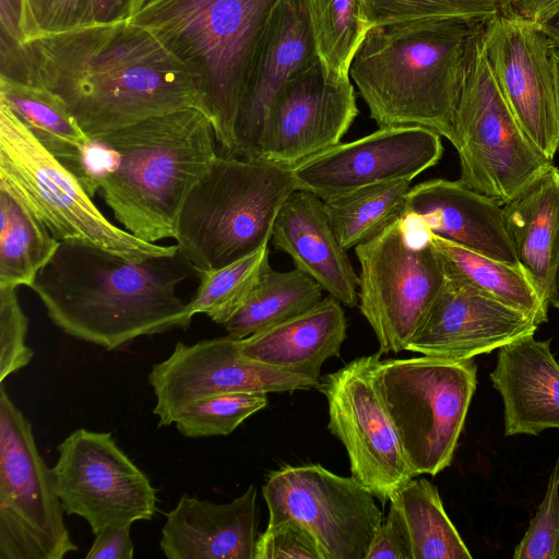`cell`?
<instances>
[{
    "instance_id": "6da1fadb",
    "label": "cell",
    "mask_w": 559,
    "mask_h": 559,
    "mask_svg": "<svg viewBox=\"0 0 559 559\" xmlns=\"http://www.w3.org/2000/svg\"><path fill=\"white\" fill-rule=\"evenodd\" d=\"M55 94L93 142L185 107L200 109L186 69L145 28L93 23L20 44L1 37V74Z\"/></svg>"
},
{
    "instance_id": "7a4b0ae2",
    "label": "cell",
    "mask_w": 559,
    "mask_h": 559,
    "mask_svg": "<svg viewBox=\"0 0 559 559\" xmlns=\"http://www.w3.org/2000/svg\"><path fill=\"white\" fill-rule=\"evenodd\" d=\"M192 270L179 251L133 260L60 241L29 288L66 334L114 350L141 336L188 329L192 318L176 288Z\"/></svg>"
},
{
    "instance_id": "3957f363",
    "label": "cell",
    "mask_w": 559,
    "mask_h": 559,
    "mask_svg": "<svg viewBox=\"0 0 559 559\" xmlns=\"http://www.w3.org/2000/svg\"><path fill=\"white\" fill-rule=\"evenodd\" d=\"M488 21L418 19L370 27L349 73L379 128L417 126L450 141Z\"/></svg>"
},
{
    "instance_id": "277c9868",
    "label": "cell",
    "mask_w": 559,
    "mask_h": 559,
    "mask_svg": "<svg viewBox=\"0 0 559 559\" xmlns=\"http://www.w3.org/2000/svg\"><path fill=\"white\" fill-rule=\"evenodd\" d=\"M93 142L110 152L98 190L116 219L147 242L175 238L186 197L217 155L209 116L185 107Z\"/></svg>"
},
{
    "instance_id": "5b68a950",
    "label": "cell",
    "mask_w": 559,
    "mask_h": 559,
    "mask_svg": "<svg viewBox=\"0 0 559 559\" xmlns=\"http://www.w3.org/2000/svg\"><path fill=\"white\" fill-rule=\"evenodd\" d=\"M280 0H142L130 21L186 69L225 156L259 44Z\"/></svg>"
},
{
    "instance_id": "8992f818",
    "label": "cell",
    "mask_w": 559,
    "mask_h": 559,
    "mask_svg": "<svg viewBox=\"0 0 559 559\" xmlns=\"http://www.w3.org/2000/svg\"><path fill=\"white\" fill-rule=\"evenodd\" d=\"M296 190L290 168L216 155L178 214L180 254L198 273L255 252L271 240L275 218Z\"/></svg>"
},
{
    "instance_id": "52a82bcc",
    "label": "cell",
    "mask_w": 559,
    "mask_h": 559,
    "mask_svg": "<svg viewBox=\"0 0 559 559\" xmlns=\"http://www.w3.org/2000/svg\"><path fill=\"white\" fill-rule=\"evenodd\" d=\"M0 179L59 241L83 242L133 260L179 251L177 245L139 239L107 219L81 179L1 102Z\"/></svg>"
},
{
    "instance_id": "ba28073f",
    "label": "cell",
    "mask_w": 559,
    "mask_h": 559,
    "mask_svg": "<svg viewBox=\"0 0 559 559\" xmlns=\"http://www.w3.org/2000/svg\"><path fill=\"white\" fill-rule=\"evenodd\" d=\"M378 385L416 476H435L454 456L476 390L473 359L389 358L377 366Z\"/></svg>"
},
{
    "instance_id": "9c48e42d",
    "label": "cell",
    "mask_w": 559,
    "mask_h": 559,
    "mask_svg": "<svg viewBox=\"0 0 559 559\" xmlns=\"http://www.w3.org/2000/svg\"><path fill=\"white\" fill-rule=\"evenodd\" d=\"M460 181L503 205L552 164L527 136L478 45L456 107L452 138Z\"/></svg>"
},
{
    "instance_id": "30bf717a",
    "label": "cell",
    "mask_w": 559,
    "mask_h": 559,
    "mask_svg": "<svg viewBox=\"0 0 559 559\" xmlns=\"http://www.w3.org/2000/svg\"><path fill=\"white\" fill-rule=\"evenodd\" d=\"M358 306L372 328L379 354L400 353L439 295L447 271L428 239L411 236L401 217L355 247Z\"/></svg>"
},
{
    "instance_id": "8fae6325",
    "label": "cell",
    "mask_w": 559,
    "mask_h": 559,
    "mask_svg": "<svg viewBox=\"0 0 559 559\" xmlns=\"http://www.w3.org/2000/svg\"><path fill=\"white\" fill-rule=\"evenodd\" d=\"M52 468L32 425L0 385V559H62L78 550Z\"/></svg>"
},
{
    "instance_id": "7c38bea8",
    "label": "cell",
    "mask_w": 559,
    "mask_h": 559,
    "mask_svg": "<svg viewBox=\"0 0 559 559\" xmlns=\"http://www.w3.org/2000/svg\"><path fill=\"white\" fill-rule=\"evenodd\" d=\"M380 354L357 357L320 378L329 430L343 443L352 476L382 503L416 474L403 451L377 378Z\"/></svg>"
},
{
    "instance_id": "4fadbf2b",
    "label": "cell",
    "mask_w": 559,
    "mask_h": 559,
    "mask_svg": "<svg viewBox=\"0 0 559 559\" xmlns=\"http://www.w3.org/2000/svg\"><path fill=\"white\" fill-rule=\"evenodd\" d=\"M269 524L294 519L314 537L323 559H366L382 523L374 496L355 477L320 464L285 465L262 487Z\"/></svg>"
},
{
    "instance_id": "5bb4252c",
    "label": "cell",
    "mask_w": 559,
    "mask_h": 559,
    "mask_svg": "<svg viewBox=\"0 0 559 559\" xmlns=\"http://www.w3.org/2000/svg\"><path fill=\"white\" fill-rule=\"evenodd\" d=\"M57 450L52 472L64 512L83 518L94 535L154 516L156 489L110 432L79 428Z\"/></svg>"
},
{
    "instance_id": "9a60e30c",
    "label": "cell",
    "mask_w": 559,
    "mask_h": 559,
    "mask_svg": "<svg viewBox=\"0 0 559 559\" xmlns=\"http://www.w3.org/2000/svg\"><path fill=\"white\" fill-rule=\"evenodd\" d=\"M158 427L174 424L189 404L224 393H272L309 390L319 380L253 360L241 352V338L229 335L192 345L178 342L168 358L153 365L148 376Z\"/></svg>"
},
{
    "instance_id": "2e32d148",
    "label": "cell",
    "mask_w": 559,
    "mask_h": 559,
    "mask_svg": "<svg viewBox=\"0 0 559 559\" xmlns=\"http://www.w3.org/2000/svg\"><path fill=\"white\" fill-rule=\"evenodd\" d=\"M484 47L519 124L552 160L559 148L554 45L534 20L511 10L488 21Z\"/></svg>"
},
{
    "instance_id": "e0dca14e",
    "label": "cell",
    "mask_w": 559,
    "mask_h": 559,
    "mask_svg": "<svg viewBox=\"0 0 559 559\" xmlns=\"http://www.w3.org/2000/svg\"><path fill=\"white\" fill-rule=\"evenodd\" d=\"M435 131L417 126L379 128L358 140L338 143L292 168L297 190L321 200L394 180H412L441 158Z\"/></svg>"
},
{
    "instance_id": "ac0fdd59",
    "label": "cell",
    "mask_w": 559,
    "mask_h": 559,
    "mask_svg": "<svg viewBox=\"0 0 559 559\" xmlns=\"http://www.w3.org/2000/svg\"><path fill=\"white\" fill-rule=\"evenodd\" d=\"M357 114L349 79H331L318 58L278 93L257 158L292 169L341 143Z\"/></svg>"
},
{
    "instance_id": "d6986e66",
    "label": "cell",
    "mask_w": 559,
    "mask_h": 559,
    "mask_svg": "<svg viewBox=\"0 0 559 559\" xmlns=\"http://www.w3.org/2000/svg\"><path fill=\"white\" fill-rule=\"evenodd\" d=\"M537 326L523 312L447 272L439 295L405 350L451 360L473 359L534 334Z\"/></svg>"
},
{
    "instance_id": "ffe728a7",
    "label": "cell",
    "mask_w": 559,
    "mask_h": 559,
    "mask_svg": "<svg viewBox=\"0 0 559 559\" xmlns=\"http://www.w3.org/2000/svg\"><path fill=\"white\" fill-rule=\"evenodd\" d=\"M318 58L309 0H280L249 70L231 157L257 158L278 93L296 72Z\"/></svg>"
},
{
    "instance_id": "44dd1931",
    "label": "cell",
    "mask_w": 559,
    "mask_h": 559,
    "mask_svg": "<svg viewBox=\"0 0 559 559\" xmlns=\"http://www.w3.org/2000/svg\"><path fill=\"white\" fill-rule=\"evenodd\" d=\"M401 219L414 238L427 239V234H432L521 266L504 226L502 205L460 180L432 179L411 188Z\"/></svg>"
},
{
    "instance_id": "7402d4cb",
    "label": "cell",
    "mask_w": 559,
    "mask_h": 559,
    "mask_svg": "<svg viewBox=\"0 0 559 559\" xmlns=\"http://www.w3.org/2000/svg\"><path fill=\"white\" fill-rule=\"evenodd\" d=\"M258 524L254 485L221 504L185 493L166 513L159 547L168 559H253Z\"/></svg>"
},
{
    "instance_id": "603a6c76",
    "label": "cell",
    "mask_w": 559,
    "mask_h": 559,
    "mask_svg": "<svg viewBox=\"0 0 559 559\" xmlns=\"http://www.w3.org/2000/svg\"><path fill=\"white\" fill-rule=\"evenodd\" d=\"M271 240L293 259L297 269L342 305L358 304V275L319 197L305 190L294 191L275 218Z\"/></svg>"
},
{
    "instance_id": "cb8c5ba5",
    "label": "cell",
    "mask_w": 559,
    "mask_h": 559,
    "mask_svg": "<svg viewBox=\"0 0 559 559\" xmlns=\"http://www.w3.org/2000/svg\"><path fill=\"white\" fill-rule=\"evenodd\" d=\"M490 380L503 401L506 436L559 428V364L550 340L527 334L498 348Z\"/></svg>"
},
{
    "instance_id": "d4e9b609",
    "label": "cell",
    "mask_w": 559,
    "mask_h": 559,
    "mask_svg": "<svg viewBox=\"0 0 559 559\" xmlns=\"http://www.w3.org/2000/svg\"><path fill=\"white\" fill-rule=\"evenodd\" d=\"M346 329L342 304L329 295L307 311L241 338V352L271 367L320 380L323 362L340 356Z\"/></svg>"
},
{
    "instance_id": "484cf974",
    "label": "cell",
    "mask_w": 559,
    "mask_h": 559,
    "mask_svg": "<svg viewBox=\"0 0 559 559\" xmlns=\"http://www.w3.org/2000/svg\"><path fill=\"white\" fill-rule=\"evenodd\" d=\"M502 213L520 265L549 305L559 266V168H545L502 205Z\"/></svg>"
},
{
    "instance_id": "4316f807",
    "label": "cell",
    "mask_w": 559,
    "mask_h": 559,
    "mask_svg": "<svg viewBox=\"0 0 559 559\" xmlns=\"http://www.w3.org/2000/svg\"><path fill=\"white\" fill-rule=\"evenodd\" d=\"M0 102L81 179L86 189L87 154L93 142L81 130L62 100L41 86L0 76Z\"/></svg>"
},
{
    "instance_id": "83f0119b",
    "label": "cell",
    "mask_w": 559,
    "mask_h": 559,
    "mask_svg": "<svg viewBox=\"0 0 559 559\" xmlns=\"http://www.w3.org/2000/svg\"><path fill=\"white\" fill-rule=\"evenodd\" d=\"M426 237L442 258L447 272L523 312L537 325L548 321L549 305L522 266L488 258L432 234Z\"/></svg>"
},
{
    "instance_id": "f1b7e54d",
    "label": "cell",
    "mask_w": 559,
    "mask_h": 559,
    "mask_svg": "<svg viewBox=\"0 0 559 559\" xmlns=\"http://www.w3.org/2000/svg\"><path fill=\"white\" fill-rule=\"evenodd\" d=\"M60 241L0 179V286L29 287Z\"/></svg>"
},
{
    "instance_id": "f546056e",
    "label": "cell",
    "mask_w": 559,
    "mask_h": 559,
    "mask_svg": "<svg viewBox=\"0 0 559 559\" xmlns=\"http://www.w3.org/2000/svg\"><path fill=\"white\" fill-rule=\"evenodd\" d=\"M322 293L299 269L278 272L267 263L242 306L223 325L227 335L245 338L307 311L322 299Z\"/></svg>"
},
{
    "instance_id": "4dcf8cb0",
    "label": "cell",
    "mask_w": 559,
    "mask_h": 559,
    "mask_svg": "<svg viewBox=\"0 0 559 559\" xmlns=\"http://www.w3.org/2000/svg\"><path fill=\"white\" fill-rule=\"evenodd\" d=\"M390 501L399 508L406 523L413 559L473 558L431 481L413 478Z\"/></svg>"
},
{
    "instance_id": "1f68e13d",
    "label": "cell",
    "mask_w": 559,
    "mask_h": 559,
    "mask_svg": "<svg viewBox=\"0 0 559 559\" xmlns=\"http://www.w3.org/2000/svg\"><path fill=\"white\" fill-rule=\"evenodd\" d=\"M407 179L365 187L323 201L334 233L348 250L380 234L403 214Z\"/></svg>"
},
{
    "instance_id": "d6a6232c",
    "label": "cell",
    "mask_w": 559,
    "mask_h": 559,
    "mask_svg": "<svg viewBox=\"0 0 559 559\" xmlns=\"http://www.w3.org/2000/svg\"><path fill=\"white\" fill-rule=\"evenodd\" d=\"M317 55L333 80H348L353 58L370 25L361 0H309Z\"/></svg>"
},
{
    "instance_id": "836d02e7",
    "label": "cell",
    "mask_w": 559,
    "mask_h": 559,
    "mask_svg": "<svg viewBox=\"0 0 559 559\" xmlns=\"http://www.w3.org/2000/svg\"><path fill=\"white\" fill-rule=\"evenodd\" d=\"M267 245L226 266L198 272L199 286L187 304L189 317L206 314L224 324L242 306L269 262Z\"/></svg>"
},
{
    "instance_id": "e575fe53",
    "label": "cell",
    "mask_w": 559,
    "mask_h": 559,
    "mask_svg": "<svg viewBox=\"0 0 559 559\" xmlns=\"http://www.w3.org/2000/svg\"><path fill=\"white\" fill-rule=\"evenodd\" d=\"M267 405L265 393H224L198 400L176 416L178 431L188 438L227 436Z\"/></svg>"
},
{
    "instance_id": "d590c367",
    "label": "cell",
    "mask_w": 559,
    "mask_h": 559,
    "mask_svg": "<svg viewBox=\"0 0 559 559\" xmlns=\"http://www.w3.org/2000/svg\"><path fill=\"white\" fill-rule=\"evenodd\" d=\"M370 27L418 19L490 20L511 11L510 0H361Z\"/></svg>"
},
{
    "instance_id": "8d00e7d4",
    "label": "cell",
    "mask_w": 559,
    "mask_h": 559,
    "mask_svg": "<svg viewBox=\"0 0 559 559\" xmlns=\"http://www.w3.org/2000/svg\"><path fill=\"white\" fill-rule=\"evenodd\" d=\"M513 559H559V459L535 516L515 546Z\"/></svg>"
},
{
    "instance_id": "74e56055",
    "label": "cell",
    "mask_w": 559,
    "mask_h": 559,
    "mask_svg": "<svg viewBox=\"0 0 559 559\" xmlns=\"http://www.w3.org/2000/svg\"><path fill=\"white\" fill-rule=\"evenodd\" d=\"M23 4L25 41L94 23L93 0H23Z\"/></svg>"
},
{
    "instance_id": "f35d334b",
    "label": "cell",
    "mask_w": 559,
    "mask_h": 559,
    "mask_svg": "<svg viewBox=\"0 0 559 559\" xmlns=\"http://www.w3.org/2000/svg\"><path fill=\"white\" fill-rule=\"evenodd\" d=\"M16 288L0 286V383L28 365L34 356L26 344L28 319L19 302Z\"/></svg>"
},
{
    "instance_id": "ab89813d",
    "label": "cell",
    "mask_w": 559,
    "mask_h": 559,
    "mask_svg": "<svg viewBox=\"0 0 559 559\" xmlns=\"http://www.w3.org/2000/svg\"><path fill=\"white\" fill-rule=\"evenodd\" d=\"M253 559H323L312 534L298 521L267 524L257 538Z\"/></svg>"
},
{
    "instance_id": "60d3db41",
    "label": "cell",
    "mask_w": 559,
    "mask_h": 559,
    "mask_svg": "<svg viewBox=\"0 0 559 559\" xmlns=\"http://www.w3.org/2000/svg\"><path fill=\"white\" fill-rule=\"evenodd\" d=\"M413 559L406 523L399 508L390 501L386 519L377 528L366 559Z\"/></svg>"
},
{
    "instance_id": "b9f144b4",
    "label": "cell",
    "mask_w": 559,
    "mask_h": 559,
    "mask_svg": "<svg viewBox=\"0 0 559 559\" xmlns=\"http://www.w3.org/2000/svg\"><path fill=\"white\" fill-rule=\"evenodd\" d=\"M131 525L108 526L99 531L85 558L132 559L134 546L130 536Z\"/></svg>"
},
{
    "instance_id": "7bdbcfd3",
    "label": "cell",
    "mask_w": 559,
    "mask_h": 559,
    "mask_svg": "<svg viewBox=\"0 0 559 559\" xmlns=\"http://www.w3.org/2000/svg\"><path fill=\"white\" fill-rule=\"evenodd\" d=\"M142 0H93L94 23L129 20Z\"/></svg>"
},
{
    "instance_id": "ee69618b",
    "label": "cell",
    "mask_w": 559,
    "mask_h": 559,
    "mask_svg": "<svg viewBox=\"0 0 559 559\" xmlns=\"http://www.w3.org/2000/svg\"><path fill=\"white\" fill-rule=\"evenodd\" d=\"M534 21L554 47L559 49V0L551 3Z\"/></svg>"
},
{
    "instance_id": "f6af8a7d",
    "label": "cell",
    "mask_w": 559,
    "mask_h": 559,
    "mask_svg": "<svg viewBox=\"0 0 559 559\" xmlns=\"http://www.w3.org/2000/svg\"><path fill=\"white\" fill-rule=\"evenodd\" d=\"M555 0H510L511 9L527 19H536Z\"/></svg>"
},
{
    "instance_id": "bcb514c9",
    "label": "cell",
    "mask_w": 559,
    "mask_h": 559,
    "mask_svg": "<svg viewBox=\"0 0 559 559\" xmlns=\"http://www.w3.org/2000/svg\"><path fill=\"white\" fill-rule=\"evenodd\" d=\"M549 305H552L555 308L559 309V266L556 271L552 285L550 288L549 297H548Z\"/></svg>"
},
{
    "instance_id": "7dc6e473",
    "label": "cell",
    "mask_w": 559,
    "mask_h": 559,
    "mask_svg": "<svg viewBox=\"0 0 559 559\" xmlns=\"http://www.w3.org/2000/svg\"><path fill=\"white\" fill-rule=\"evenodd\" d=\"M554 62L556 72V85H557V100L559 109V49L554 47Z\"/></svg>"
},
{
    "instance_id": "c3c4849f",
    "label": "cell",
    "mask_w": 559,
    "mask_h": 559,
    "mask_svg": "<svg viewBox=\"0 0 559 559\" xmlns=\"http://www.w3.org/2000/svg\"><path fill=\"white\" fill-rule=\"evenodd\" d=\"M555 1H558V0H555Z\"/></svg>"
}]
</instances>
